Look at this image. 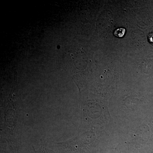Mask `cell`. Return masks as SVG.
I'll return each instance as SVG.
<instances>
[{
	"label": "cell",
	"mask_w": 153,
	"mask_h": 153,
	"mask_svg": "<svg viewBox=\"0 0 153 153\" xmlns=\"http://www.w3.org/2000/svg\"><path fill=\"white\" fill-rule=\"evenodd\" d=\"M125 29L124 28H119L114 31V35L116 37L120 38L124 35Z\"/></svg>",
	"instance_id": "1"
}]
</instances>
